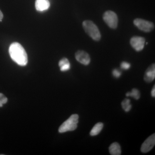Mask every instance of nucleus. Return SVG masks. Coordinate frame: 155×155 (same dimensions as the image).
I'll return each mask as SVG.
<instances>
[{
	"label": "nucleus",
	"instance_id": "4468645a",
	"mask_svg": "<svg viewBox=\"0 0 155 155\" xmlns=\"http://www.w3.org/2000/svg\"><path fill=\"white\" fill-rule=\"evenodd\" d=\"M130 100L129 99H125L121 103L122 109L125 111V112H128L131 110L132 105L130 104Z\"/></svg>",
	"mask_w": 155,
	"mask_h": 155
},
{
	"label": "nucleus",
	"instance_id": "6e6552de",
	"mask_svg": "<svg viewBox=\"0 0 155 155\" xmlns=\"http://www.w3.org/2000/svg\"><path fill=\"white\" fill-rule=\"evenodd\" d=\"M75 58L78 62L85 66L89 65L90 63V57L85 51L81 50L78 51L75 53Z\"/></svg>",
	"mask_w": 155,
	"mask_h": 155
},
{
	"label": "nucleus",
	"instance_id": "20e7f679",
	"mask_svg": "<svg viewBox=\"0 0 155 155\" xmlns=\"http://www.w3.org/2000/svg\"><path fill=\"white\" fill-rule=\"evenodd\" d=\"M103 19L108 26L116 29L118 26V18L116 13L113 11H106L103 15Z\"/></svg>",
	"mask_w": 155,
	"mask_h": 155
},
{
	"label": "nucleus",
	"instance_id": "423d86ee",
	"mask_svg": "<svg viewBox=\"0 0 155 155\" xmlns=\"http://www.w3.org/2000/svg\"><path fill=\"white\" fill-rule=\"evenodd\" d=\"M145 43V39L142 37L134 36L130 40V45L137 51H140L143 49Z\"/></svg>",
	"mask_w": 155,
	"mask_h": 155
},
{
	"label": "nucleus",
	"instance_id": "1a4fd4ad",
	"mask_svg": "<svg viewBox=\"0 0 155 155\" xmlns=\"http://www.w3.org/2000/svg\"><path fill=\"white\" fill-rule=\"evenodd\" d=\"M155 78V65L153 64L149 67L145 72L144 80L147 83L152 82Z\"/></svg>",
	"mask_w": 155,
	"mask_h": 155
},
{
	"label": "nucleus",
	"instance_id": "2eb2a0df",
	"mask_svg": "<svg viewBox=\"0 0 155 155\" xmlns=\"http://www.w3.org/2000/svg\"><path fill=\"white\" fill-rule=\"evenodd\" d=\"M127 97H133L135 100H138L140 98V92L136 88L132 89L131 92H128L126 94Z\"/></svg>",
	"mask_w": 155,
	"mask_h": 155
},
{
	"label": "nucleus",
	"instance_id": "0eeeda50",
	"mask_svg": "<svg viewBox=\"0 0 155 155\" xmlns=\"http://www.w3.org/2000/svg\"><path fill=\"white\" fill-rule=\"evenodd\" d=\"M155 144V134H153L150 136L145 140L142 145L140 150L141 152L147 153L150 151L154 146Z\"/></svg>",
	"mask_w": 155,
	"mask_h": 155
},
{
	"label": "nucleus",
	"instance_id": "9b49d317",
	"mask_svg": "<svg viewBox=\"0 0 155 155\" xmlns=\"http://www.w3.org/2000/svg\"><path fill=\"white\" fill-rule=\"evenodd\" d=\"M109 152L111 155H120L121 154V147L117 142L113 143L109 147Z\"/></svg>",
	"mask_w": 155,
	"mask_h": 155
},
{
	"label": "nucleus",
	"instance_id": "6ab92c4d",
	"mask_svg": "<svg viewBox=\"0 0 155 155\" xmlns=\"http://www.w3.org/2000/svg\"><path fill=\"white\" fill-rule=\"evenodd\" d=\"M151 95L153 97H155V85H154V86L153 87L152 90L151 92Z\"/></svg>",
	"mask_w": 155,
	"mask_h": 155
},
{
	"label": "nucleus",
	"instance_id": "a211bd4d",
	"mask_svg": "<svg viewBox=\"0 0 155 155\" xmlns=\"http://www.w3.org/2000/svg\"><path fill=\"white\" fill-rule=\"evenodd\" d=\"M113 75H114V77L116 78H119L120 77V76L122 74V72L121 71H119V70L117 69H114L112 72Z\"/></svg>",
	"mask_w": 155,
	"mask_h": 155
},
{
	"label": "nucleus",
	"instance_id": "7ed1b4c3",
	"mask_svg": "<svg viewBox=\"0 0 155 155\" xmlns=\"http://www.w3.org/2000/svg\"><path fill=\"white\" fill-rule=\"evenodd\" d=\"M79 116L77 114H73L62 124L59 128V132L65 133L69 131H73L77 128Z\"/></svg>",
	"mask_w": 155,
	"mask_h": 155
},
{
	"label": "nucleus",
	"instance_id": "9d476101",
	"mask_svg": "<svg viewBox=\"0 0 155 155\" xmlns=\"http://www.w3.org/2000/svg\"><path fill=\"white\" fill-rule=\"evenodd\" d=\"M35 7L37 11L42 12L49 9L50 3L48 0H36Z\"/></svg>",
	"mask_w": 155,
	"mask_h": 155
},
{
	"label": "nucleus",
	"instance_id": "dca6fc26",
	"mask_svg": "<svg viewBox=\"0 0 155 155\" xmlns=\"http://www.w3.org/2000/svg\"><path fill=\"white\" fill-rule=\"evenodd\" d=\"M8 98L3 94L0 93V107H2L3 104H6L8 102Z\"/></svg>",
	"mask_w": 155,
	"mask_h": 155
},
{
	"label": "nucleus",
	"instance_id": "f3484780",
	"mask_svg": "<svg viewBox=\"0 0 155 155\" xmlns=\"http://www.w3.org/2000/svg\"><path fill=\"white\" fill-rule=\"evenodd\" d=\"M130 65L129 63L126 62H122L121 64V69L124 70H128L130 69Z\"/></svg>",
	"mask_w": 155,
	"mask_h": 155
},
{
	"label": "nucleus",
	"instance_id": "ddd939ff",
	"mask_svg": "<svg viewBox=\"0 0 155 155\" xmlns=\"http://www.w3.org/2000/svg\"><path fill=\"white\" fill-rule=\"evenodd\" d=\"M103 127H104V124L103 123L98 122L95 125H94L92 129L91 130L90 134L91 136H95L98 135L102 130Z\"/></svg>",
	"mask_w": 155,
	"mask_h": 155
},
{
	"label": "nucleus",
	"instance_id": "f257e3e1",
	"mask_svg": "<svg viewBox=\"0 0 155 155\" xmlns=\"http://www.w3.org/2000/svg\"><path fill=\"white\" fill-rule=\"evenodd\" d=\"M9 52L11 59L19 66H25L28 63L26 51L19 43H13L9 47Z\"/></svg>",
	"mask_w": 155,
	"mask_h": 155
},
{
	"label": "nucleus",
	"instance_id": "aec40b11",
	"mask_svg": "<svg viewBox=\"0 0 155 155\" xmlns=\"http://www.w3.org/2000/svg\"><path fill=\"white\" fill-rule=\"evenodd\" d=\"M3 14L2 13V11L0 10V20L3 19Z\"/></svg>",
	"mask_w": 155,
	"mask_h": 155
},
{
	"label": "nucleus",
	"instance_id": "39448f33",
	"mask_svg": "<svg viewBox=\"0 0 155 155\" xmlns=\"http://www.w3.org/2000/svg\"><path fill=\"white\" fill-rule=\"evenodd\" d=\"M134 23L139 29L145 32H150L154 28V25L152 22L140 18L134 19Z\"/></svg>",
	"mask_w": 155,
	"mask_h": 155
},
{
	"label": "nucleus",
	"instance_id": "f03ea898",
	"mask_svg": "<svg viewBox=\"0 0 155 155\" xmlns=\"http://www.w3.org/2000/svg\"><path fill=\"white\" fill-rule=\"evenodd\" d=\"M84 29L86 33L96 41L101 38V34L97 26L91 20H85L82 23Z\"/></svg>",
	"mask_w": 155,
	"mask_h": 155
},
{
	"label": "nucleus",
	"instance_id": "f8f14e48",
	"mask_svg": "<svg viewBox=\"0 0 155 155\" xmlns=\"http://www.w3.org/2000/svg\"><path fill=\"white\" fill-rule=\"evenodd\" d=\"M59 66L62 72H66L70 69V64L67 58H64L60 60L59 62Z\"/></svg>",
	"mask_w": 155,
	"mask_h": 155
}]
</instances>
